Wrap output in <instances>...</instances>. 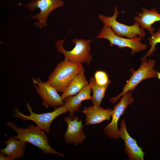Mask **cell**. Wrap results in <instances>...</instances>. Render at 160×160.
Segmentation results:
<instances>
[{
  "label": "cell",
  "mask_w": 160,
  "mask_h": 160,
  "mask_svg": "<svg viewBox=\"0 0 160 160\" xmlns=\"http://www.w3.org/2000/svg\"><path fill=\"white\" fill-rule=\"evenodd\" d=\"M6 124L17 133L13 137L16 139L29 143L43 151V153L58 155L64 157L65 155L54 150L49 144V140L45 132L38 126L32 124L27 128L19 127L12 122L8 121Z\"/></svg>",
  "instance_id": "1"
},
{
  "label": "cell",
  "mask_w": 160,
  "mask_h": 160,
  "mask_svg": "<svg viewBox=\"0 0 160 160\" xmlns=\"http://www.w3.org/2000/svg\"><path fill=\"white\" fill-rule=\"evenodd\" d=\"M83 69L82 64L74 63L64 58L57 64L47 81L58 92L63 93L73 79Z\"/></svg>",
  "instance_id": "2"
},
{
  "label": "cell",
  "mask_w": 160,
  "mask_h": 160,
  "mask_svg": "<svg viewBox=\"0 0 160 160\" xmlns=\"http://www.w3.org/2000/svg\"><path fill=\"white\" fill-rule=\"evenodd\" d=\"M66 39V38L58 40L55 43L56 49L63 55L64 58L75 63H86L89 65L92 60V56L90 54V43L92 40L73 39L72 42L75 44L74 47L70 51H67L63 46Z\"/></svg>",
  "instance_id": "3"
},
{
  "label": "cell",
  "mask_w": 160,
  "mask_h": 160,
  "mask_svg": "<svg viewBox=\"0 0 160 160\" xmlns=\"http://www.w3.org/2000/svg\"><path fill=\"white\" fill-rule=\"evenodd\" d=\"M26 103V108L30 113L29 115L23 114L16 107L13 109L14 112L12 116L23 120L33 121L37 126L47 133H49L50 125L53 120L59 116L68 111L66 106L63 105L55 108L54 110L52 112L36 113L33 112L30 104L27 102Z\"/></svg>",
  "instance_id": "4"
},
{
  "label": "cell",
  "mask_w": 160,
  "mask_h": 160,
  "mask_svg": "<svg viewBox=\"0 0 160 160\" xmlns=\"http://www.w3.org/2000/svg\"><path fill=\"white\" fill-rule=\"evenodd\" d=\"M114 13L111 16H105L102 14L98 16L99 19L104 25L110 27L117 35L120 37L131 39L138 37L142 38L145 36L146 33L144 29L140 27L138 22L135 21L134 24L128 25L118 22L117 19L119 13L116 7H114Z\"/></svg>",
  "instance_id": "5"
},
{
  "label": "cell",
  "mask_w": 160,
  "mask_h": 160,
  "mask_svg": "<svg viewBox=\"0 0 160 160\" xmlns=\"http://www.w3.org/2000/svg\"><path fill=\"white\" fill-rule=\"evenodd\" d=\"M139 68L136 71H132V75L124 86L122 92L117 96L111 98L110 102L114 103L127 92L133 91L137 85L146 79L158 77V73L153 69L154 60L148 61L145 59L142 62Z\"/></svg>",
  "instance_id": "6"
},
{
  "label": "cell",
  "mask_w": 160,
  "mask_h": 160,
  "mask_svg": "<svg viewBox=\"0 0 160 160\" xmlns=\"http://www.w3.org/2000/svg\"><path fill=\"white\" fill-rule=\"evenodd\" d=\"M104 39L110 42V47L116 45L121 49L128 47L131 49V55L146 50L148 46L141 42L142 38L137 37L133 39L125 38L117 35L109 27L104 25L99 33L96 37Z\"/></svg>",
  "instance_id": "7"
},
{
  "label": "cell",
  "mask_w": 160,
  "mask_h": 160,
  "mask_svg": "<svg viewBox=\"0 0 160 160\" xmlns=\"http://www.w3.org/2000/svg\"><path fill=\"white\" fill-rule=\"evenodd\" d=\"M65 4L62 0H32L27 4L19 3L18 5L25 7L30 12L39 9V13L29 18L37 20L35 25L36 28H41L47 25V19L49 14L54 10L63 6Z\"/></svg>",
  "instance_id": "8"
},
{
  "label": "cell",
  "mask_w": 160,
  "mask_h": 160,
  "mask_svg": "<svg viewBox=\"0 0 160 160\" xmlns=\"http://www.w3.org/2000/svg\"><path fill=\"white\" fill-rule=\"evenodd\" d=\"M36 93L42 100L41 105L46 108H55L64 105L61 96L56 89L47 81L43 82L40 78L31 77Z\"/></svg>",
  "instance_id": "9"
},
{
  "label": "cell",
  "mask_w": 160,
  "mask_h": 160,
  "mask_svg": "<svg viewBox=\"0 0 160 160\" xmlns=\"http://www.w3.org/2000/svg\"><path fill=\"white\" fill-rule=\"evenodd\" d=\"M122 96L119 102L113 107L111 122L103 129L106 136L115 140L120 137L119 129L118 127L119 120L128 106L134 101L131 91L127 92Z\"/></svg>",
  "instance_id": "10"
},
{
  "label": "cell",
  "mask_w": 160,
  "mask_h": 160,
  "mask_svg": "<svg viewBox=\"0 0 160 160\" xmlns=\"http://www.w3.org/2000/svg\"><path fill=\"white\" fill-rule=\"evenodd\" d=\"M64 120L67 125L64 136L66 143H73L75 146L82 143L87 138L83 130L82 120L76 116L73 118L65 117Z\"/></svg>",
  "instance_id": "11"
},
{
  "label": "cell",
  "mask_w": 160,
  "mask_h": 160,
  "mask_svg": "<svg viewBox=\"0 0 160 160\" xmlns=\"http://www.w3.org/2000/svg\"><path fill=\"white\" fill-rule=\"evenodd\" d=\"M119 137L125 143V151L130 160H143L144 152L138 145L136 140L132 137L128 132L126 121L122 119L119 129Z\"/></svg>",
  "instance_id": "12"
},
{
  "label": "cell",
  "mask_w": 160,
  "mask_h": 160,
  "mask_svg": "<svg viewBox=\"0 0 160 160\" xmlns=\"http://www.w3.org/2000/svg\"><path fill=\"white\" fill-rule=\"evenodd\" d=\"M81 112L85 116V125H90L99 124L105 120L109 121L113 110L93 105L84 108Z\"/></svg>",
  "instance_id": "13"
},
{
  "label": "cell",
  "mask_w": 160,
  "mask_h": 160,
  "mask_svg": "<svg viewBox=\"0 0 160 160\" xmlns=\"http://www.w3.org/2000/svg\"><path fill=\"white\" fill-rule=\"evenodd\" d=\"M91 90L89 84L75 96L68 97L63 100L64 105L69 112V116L72 118L74 116V113L79 111L83 101L91 100Z\"/></svg>",
  "instance_id": "14"
},
{
  "label": "cell",
  "mask_w": 160,
  "mask_h": 160,
  "mask_svg": "<svg viewBox=\"0 0 160 160\" xmlns=\"http://www.w3.org/2000/svg\"><path fill=\"white\" fill-rule=\"evenodd\" d=\"M142 9L143 12H140L138 16L135 17L134 19L140 23L141 28L146 29L152 35L155 31L152 25L156 22L160 21V14L154 7L148 10L143 7Z\"/></svg>",
  "instance_id": "15"
},
{
  "label": "cell",
  "mask_w": 160,
  "mask_h": 160,
  "mask_svg": "<svg viewBox=\"0 0 160 160\" xmlns=\"http://www.w3.org/2000/svg\"><path fill=\"white\" fill-rule=\"evenodd\" d=\"M27 142L11 136L4 142L6 146L0 150V153L15 159L23 157L24 155Z\"/></svg>",
  "instance_id": "16"
},
{
  "label": "cell",
  "mask_w": 160,
  "mask_h": 160,
  "mask_svg": "<svg viewBox=\"0 0 160 160\" xmlns=\"http://www.w3.org/2000/svg\"><path fill=\"white\" fill-rule=\"evenodd\" d=\"M84 71L85 69L84 68L71 81L66 90L60 96L63 101L68 97L76 95L89 84L85 75Z\"/></svg>",
  "instance_id": "17"
},
{
  "label": "cell",
  "mask_w": 160,
  "mask_h": 160,
  "mask_svg": "<svg viewBox=\"0 0 160 160\" xmlns=\"http://www.w3.org/2000/svg\"><path fill=\"white\" fill-rule=\"evenodd\" d=\"M89 84L92 92L91 100L93 105L100 106L105 96L106 90L109 85L103 86L97 84L94 77L90 78Z\"/></svg>",
  "instance_id": "18"
},
{
  "label": "cell",
  "mask_w": 160,
  "mask_h": 160,
  "mask_svg": "<svg viewBox=\"0 0 160 160\" xmlns=\"http://www.w3.org/2000/svg\"><path fill=\"white\" fill-rule=\"evenodd\" d=\"M148 40L151 47L146 54L142 58L141 60V62L144 60L147 57L153 55L156 49L155 47L156 45L158 43H160V28L148 37Z\"/></svg>",
  "instance_id": "19"
},
{
  "label": "cell",
  "mask_w": 160,
  "mask_h": 160,
  "mask_svg": "<svg viewBox=\"0 0 160 160\" xmlns=\"http://www.w3.org/2000/svg\"><path fill=\"white\" fill-rule=\"evenodd\" d=\"M94 77L97 84L100 86L108 85L111 83L108 76L105 71L102 70L96 71Z\"/></svg>",
  "instance_id": "20"
},
{
  "label": "cell",
  "mask_w": 160,
  "mask_h": 160,
  "mask_svg": "<svg viewBox=\"0 0 160 160\" xmlns=\"http://www.w3.org/2000/svg\"><path fill=\"white\" fill-rule=\"evenodd\" d=\"M0 160H14V159L6 156L3 153H0Z\"/></svg>",
  "instance_id": "21"
}]
</instances>
